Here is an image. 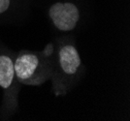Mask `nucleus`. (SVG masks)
Instances as JSON below:
<instances>
[{"label": "nucleus", "mask_w": 130, "mask_h": 121, "mask_svg": "<svg viewBox=\"0 0 130 121\" xmlns=\"http://www.w3.org/2000/svg\"><path fill=\"white\" fill-rule=\"evenodd\" d=\"M11 4V0H0V15L5 13Z\"/></svg>", "instance_id": "5"}, {"label": "nucleus", "mask_w": 130, "mask_h": 121, "mask_svg": "<svg viewBox=\"0 0 130 121\" xmlns=\"http://www.w3.org/2000/svg\"><path fill=\"white\" fill-rule=\"evenodd\" d=\"M49 17L57 30L69 32L76 28L80 21V11L72 2H55L50 7Z\"/></svg>", "instance_id": "4"}, {"label": "nucleus", "mask_w": 130, "mask_h": 121, "mask_svg": "<svg viewBox=\"0 0 130 121\" xmlns=\"http://www.w3.org/2000/svg\"><path fill=\"white\" fill-rule=\"evenodd\" d=\"M54 71L51 77L56 96L65 95L76 82L82 66L78 50L73 44L64 43L53 53Z\"/></svg>", "instance_id": "2"}, {"label": "nucleus", "mask_w": 130, "mask_h": 121, "mask_svg": "<svg viewBox=\"0 0 130 121\" xmlns=\"http://www.w3.org/2000/svg\"><path fill=\"white\" fill-rule=\"evenodd\" d=\"M53 44L41 52L22 50L14 61L17 79L25 85H41L51 79L54 71Z\"/></svg>", "instance_id": "1"}, {"label": "nucleus", "mask_w": 130, "mask_h": 121, "mask_svg": "<svg viewBox=\"0 0 130 121\" xmlns=\"http://www.w3.org/2000/svg\"><path fill=\"white\" fill-rule=\"evenodd\" d=\"M14 59L10 55L0 54V86L4 89V107L6 110L15 112L18 108V92L21 83L17 79Z\"/></svg>", "instance_id": "3"}]
</instances>
